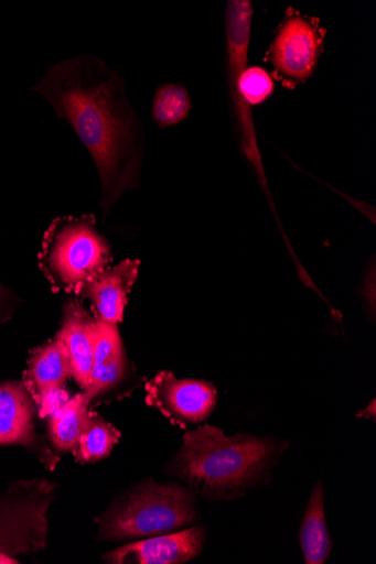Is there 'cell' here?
Listing matches in <instances>:
<instances>
[{
  "mask_svg": "<svg viewBox=\"0 0 376 564\" xmlns=\"http://www.w3.org/2000/svg\"><path fill=\"white\" fill-rule=\"evenodd\" d=\"M32 90L90 153L101 184L99 205L109 214L126 192L138 187L144 156V129L125 78L103 59L79 55L50 67Z\"/></svg>",
  "mask_w": 376,
  "mask_h": 564,
  "instance_id": "cell-1",
  "label": "cell"
},
{
  "mask_svg": "<svg viewBox=\"0 0 376 564\" xmlns=\"http://www.w3.org/2000/svg\"><path fill=\"white\" fill-rule=\"evenodd\" d=\"M287 446L248 434L229 437L223 430L205 425L184 435L165 474L206 500H235L271 473Z\"/></svg>",
  "mask_w": 376,
  "mask_h": 564,
  "instance_id": "cell-2",
  "label": "cell"
},
{
  "mask_svg": "<svg viewBox=\"0 0 376 564\" xmlns=\"http://www.w3.org/2000/svg\"><path fill=\"white\" fill-rule=\"evenodd\" d=\"M198 519L195 492L180 484L143 480L96 520L98 541H127L181 531Z\"/></svg>",
  "mask_w": 376,
  "mask_h": 564,
  "instance_id": "cell-3",
  "label": "cell"
},
{
  "mask_svg": "<svg viewBox=\"0 0 376 564\" xmlns=\"http://www.w3.org/2000/svg\"><path fill=\"white\" fill-rule=\"evenodd\" d=\"M112 262L111 243L94 215L57 218L44 232L39 264L53 290L78 295Z\"/></svg>",
  "mask_w": 376,
  "mask_h": 564,
  "instance_id": "cell-4",
  "label": "cell"
},
{
  "mask_svg": "<svg viewBox=\"0 0 376 564\" xmlns=\"http://www.w3.org/2000/svg\"><path fill=\"white\" fill-rule=\"evenodd\" d=\"M326 33L318 19L288 9L264 58L284 88L296 89L313 76L325 50Z\"/></svg>",
  "mask_w": 376,
  "mask_h": 564,
  "instance_id": "cell-5",
  "label": "cell"
},
{
  "mask_svg": "<svg viewBox=\"0 0 376 564\" xmlns=\"http://www.w3.org/2000/svg\"><path fill=\"white\" fill-rule=\"evenodd\" d=\"M146 402L174 425L206 421L217 405L218 391L202 380H179L172 372H159L146 384Z\"/></svg>",
  "mask_w": 376,
  "mask_h": 564,
  "instance_id": "cell-6",
  "label": "cell"
},
{
  "mask_svg": "<svg viewBox=\"0 0 376 564\" xmlns=\"http://www.w3.org/2000/svg\"><path fill=\"white\" fill-rule=\"evenodd\" d=\"M39 409L23 381L0 383V445L22 446L35 455L49 470L56 469L60 457L39 434Z\"/></svg>",
  "mask_w": 376,
  "mask_h": 564,
  "instance_id": "cell-7",
  "label": "cell"
},
{
  "mask_svg": "<svg viewBox=\"0 0 376 564\" xmlns=\"http://www.w3.org/2000/svg\"><path fill=\"white\" fill-rule=\"evenodd\" d=\"M68 378L69 355L58 335L31 351L23 383L37 405L40 419L49 417L68 399L64 390Z\"/></svg>",
  "mask_w": 376,
  "mask_h": 564,
  "instance_id": "cell-8",
  "label": "cell"
},
{
  "mask_svg": "<svg viewBox=\"0 0 376 564\" xmlns=\"http://www.w3.org/2000/svg\"><path fill=\"white\" fill-rule=\"evenodd\" d=\"M205 540L206 529L195 527L120 546L103 558L111 564H181L197 556Z\"/></svg>",
  "mask_w": 376,
  "mask_h": 564,
  "instance_id": "cell-9",
  "label": "cell"
},
{
  "mask_svg": "<svg viewBox=\"0 0 376 564\" xmlns=\"http://www.w3.org/2000/svg\"><path fill=\"white\" fill-rule=\"evenodd\" d=\"M139 269V260H126L85 284L78 295L90 301L95 318L117 325L122 322L128 295L138 279Z\"/></svg>",
  "mask_w": 376,
  "mask_h": 564,
  "instance_id": "cell-10",
  "label": "cell"
},
{
  "mask_svg": "<svg viewBox=\"0 0 376 564\" xmlns=\"http://www.w3.org/2000/svg\"><path fill=\"white\" fill-rule=\"evenodd\" d=\"M94 319L79 301L71 300L65 305L62 329L58 336L69 355L71 378L86 391L90 384L94 367L92 325Z\"/></svg>",
  "mask_w": 376,
  "mask_h": 564,
  "instance_id": "cell-11",
  "label": "cell"
},
{
  "mask_svg": "<svg viewBox=\"0 0 376 564\" xmlns=\"http://www.w3.org/2000/svg\"><path fill=\"white\" fill-rule=\"evenodd\" d=\"M301 546L307 564L325 563L332 549L326 516L324 488L318 482L310 497L300 532Z\"/></svg>",
  "mask_w": 376,
  "mask_h": 564,
  "instance_id": "cell-12",
  "label": "cell"
},
{
  "mask_svg": "<svg viewBox=\"0 0 376 564\" xmlns=\"http://www.w3.org/2000/svg\"><path fill=\"white\" fill-rule=\"evenodd\" d=\"M90 400L84 392L67 399L49 416V437L61 451L74 452L90 414Z\"/></svg>",
  "mask_w": 376,
  "mask_h": 564,
  "instance_id": "cell-13",
  "label": "cell"
},
{
  "mask_svg": "<svg viewBox=\"0 0 376 564\" xmlns=\"http://www.w3.org/2000/svg\"><path fill=\"white\" fill-rule=\"evenodd\" d=\"M120 438L121 433L118 429L90 412L73 453L79 464H94L109 456Z\"/></svg>",
  "mask_w": 376,
  "mask_h": 564,
  "instance_id": "cell-14",
  "label": "cell"
},
{
  "mask_svg": "<svg viewBox=\"0 0 376 564\" xmlns=\"http://www.w3.org/2000/svg\"><path fill=\"white\" fill-rule=\"evenodd\" d=\"M192 111V98L182 84H164L157 88L152 99V119L160 129L184 122Z\"/></svg>",
  "mask_w": 376,
  "mask_h": 564,
  "instance_id": "cell-15",
  "label": "cell"
},
{
  "mask_svg": "<svg viewBox=\"0 0 376 564\" xmlns=\"http://www.w3.org/2000/svg\"><path fill=\"white\" fill-rule=\"evenodd\" d=\"M127 377V357L121 352L105 364L94 365L90 384L84 393L92 401L98 394L109 391Z\"/></svg>",
  "mask_w": 376,
  "mask_h": 564,
  "instance_id": "cell-16",
  "label": "cell"
},
{
  "mask_svg": "<svg viewBox=\"0 0 376 564\" xmlns=\"http://www.w3.org/2000/svg\"><path fill=\"white\" fill-rule=\"evenodd\" d=\"M94 365L105 364L125 351L117 324L95 318L92 325Z\"/></svg>",
  "mask_w": 376,
  "mask_h": 564,
  "instance_id": "cell-17",
  "label": "cell"
},
{
  "mask_svg": "<svg viewBox=\"0 0 376 564\" xmlns=\"http://www.w3.org/2000/svg\"><path fill=\"white\" fill-rule=\"evenodd\" d=\"M10 296L9 291L6 289L3 284H0V315L3 314L6 304Z\"/></svg>",
  "mask_w": 376,
  "mask_h": 564,
  "instance_id": "cell-18",
  "label": "cell"
},
{
  "mask_svg": "<svg viewBox=\"0 0 376 564\" xmlns=\"http://www.w3.org/2000/svg\"><path fill=\"white\" fill-rule=\"evenodd\" d=\"M369 413L372 414L373 417H375V401H372V406H367L365 412L359 413L357 417L365 416L366 419H369Z\"/></svg>",
  "mask_w": 376,
  "mask_h": 564,
  "instance_id": "cell-19",
  "label": "cell"
}]
</instances>
